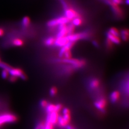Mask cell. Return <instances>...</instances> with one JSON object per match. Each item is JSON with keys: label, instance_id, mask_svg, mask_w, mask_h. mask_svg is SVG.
Here are the masks:
<instances>
[{"label": "cell", "instance_id": "cell-38", "mask_svg": "<svg viewBox=\"0 0 129 129\" xmlns=\"http://www.w3.org/2000/svg\"><path fill=\"white\" fill-rule=\"evenodd\" d=\"M4 30L2 28H0V37L2 36L4 34Z\"/></svg>", "mask_w": 129, "mask_h": 129}, {"label": "cell", "instance_id": "cell-16", "mask_svg": "<svg viewBox=\"0 0 129 129\" xmlns=\"http://www.w3.org/2000/svg\"><path fill=\"white\" fill-rule=\"evenodd\" d=\"M57 123L61 127H66L68 123L64 120L62 116L58 115Z\"/></svg>", "mask_w": 129, "mask_h": 129}, {"label": "cell", "instance_id": "cell-14", "mask_svg": "<svg viewBox=\"0 0 129 129\" xmlns=\"http://www.w3.org/2000/svg\"><path fill=\"white\" fill-rule=\"evenodd\" d=\"M120 97V93L118 91H114L111 92L110 95V100L111 102L114 103L118 101Z\"/></svg>", "mask_w": 129, "mask_h": 129}, {"label": "cell", "instance_id": "cell-5", "mask_svg": "<svg viewBox=\"0 0 129 129\" xmlns=\"http://www.w3.org/2000/svg\"><path fill=\"white\" fill-rule=\"evenodd\" d=\"M8 72L11 76L15 77L17 78H20L23 80H25L27 79L26 75L24 73L23 70L21 69L12 68Z\"/></svg>", "mask_w": 129, "mask_h": 129}, {"label": "cell", "instance_id": "cell-10", "mask_svg": "<svg viewBox=\"0 0 129 129\" xmlns=\"http://www.w3.org/2000/svg\"><path fill=\"white\" fill-rule=\"evenodd\" d=\"M74 42H69L66 45H64V46H62L61 48L60 51L59 52V56L61 58L62 57L64 52H66V51L70 50V49L74 46Z\"/></svg>", "mask_w": 129, "mask_h": 129}, {"label": "cell", "instance_id": "cell-33", "mask_svg": "<svg viewBox=\"0 0 129 129\" xmlns=\"http://www.w3.org/2000/svg\"><path fill=\"white\" fill-rule=\"evenodd\" d=\"M40 104L42 108H46L48 104V103L45 100H42Z\"/></svg>", "mask_w": 129, "mask_h": 129}, {"label": "cell", "instance_id": "cell-39", "mask_svg": "<svg viewBox=\"0 0 129 129\" xmlns=\"http://www.w3.org/2000/svg\"><path fill=\"white\" fill-rule=\"evenodd\" d=\"M129 0H125V4L127 5H129Z\"/></svg>", "mask_w": 129, "mask_h": 129}, {"label": "cell", "instance_id": "cell-21", "mask_svg": "<svg viewBox=\"0 0 129 129\" xmlns=\"http://www.w3.org/2000/svg\"><path fill=\"white\" fill-rule=\"evenodd\" d=\"M30 23V19L27 16L24 17L22 21V26L24 27H27Z\"/></svg>", "mask_w": 129, "mask_h": 129}, {"label": "cell", "instance_id": "cell-30", "mask_svg": "<svg viewBox=\"0 0 129 129\" xmlns=\"http://www.w3.org/2000/svg\"><path fill=\"white\" fill-rule=\"evenodd\" d=\"M44 125V123L43 122H39L36 125L34 129H42Z\"/></svg>", "mask_w": 129, "mask_h": 129}, {"label": "cell", "instance_id": "cell-37", "mask_svg": "<svg viewBox=\"0 0 129 129\" xmlns=\"http://www.w3.org/2000/svg\"><path fill=\"white\" fill-rule=\"evenodd\" d=\"M66 129H75L74 127L71 125H67L66 127Z\"/></svg>", "mask_w": 129, "mask_h": 129}, {"label": "cell", "instance_id": "cell-23", "mask_svg": "<svg viewBox=\"0 0 129 129\" xmlns=\"http://www.w3.org/2000/svg\"><path fill=\"white\" fill-rule=\"evenodd\" d=\"M12 68H13L12 67H11L10 65L6 63L2 62H0V68L1 69L6 70L9 71Z\"/></svg>", "mask_w": 129, "mask_h": 129}, {"label": "cell", "instance_id": "cell-34", "mask_svg": "<svg viewBox=\"0 0 129 129\" xmlns=\"http://www.w3.org/2000/svg\"><path fill=\"white\" fill-rule=\"evenodd\" d=\"M112 2L116 5H119L121 4L123 2V0H111Z\"/></svg>", "mask_w": 129, "mask_h": 129}, {"label": "cell", "instance_id": "cell-19", "mask_svg": "<svg viewBox=\"0 0 129 129\" xmlns=\"http://www.w3.org/2000/svg\"><path fill=\"white\" fill-rule=\"evenodd\" d=\"M24 44L23 41L19 38H16L12 42V45L14 46H22Z\"/></svg>", "mask_w": 129, "mask_h": 129}, {"label": "cell", "instance_id": "cell-1", "mask_svg": "<svg viewBox=\"0 0 129 129\" xmlns=\"http://www.w3.org/2000/svg\"><path fill=\"white\" fill-rule=\"evenodd\" d=\"M17 120V116L11 112H6L0 113V128L4 125L14 123Z\"/></svg>", "mask_w": 129, "mask_h": 129}, {"label": "cell", "instance_id": "cell-2", "mask_svg": "<svg viewBox=\"0 0 129 129\" xmlns=\"http://www.w3.org/2000/svg\"><path fill=\"white\" fill-rule=\"evenodd\" d=\"M61 62L71 64L74 69H79L82 68L85 64V61L83 60H78L76 59H62L59 60Z\"/></svg>", "mask_w": 129, "mask_h": 129}, {"label": "cell", "instance_id": "cell-3", "mask_svg": "<svg viewBox=\"0 0 129 129\" xmlns=\"http://www.w3.org/2000/svg\"><path fill=\"white\" fill-rule=\"evenodd\" d=\"M70 21V20L65 16L60 17L59 18L49 21L47 23V25L49 27H53L61 24H66L67 23H69Z\"/></svg>", "mask_w": 129, "mask_h": 129}, {"label": "cell", "instance_id": "cell-17", "mask_svg": "<svg viewBox=\"0 0 129 129\" xmlns=\"http://www.w3.org/2000/svg\"><path fill=\"white\" fill-rule=\"evenodd\" d=\"M55 41V39L54 38V37H48L45 41V44L46 46H51L54 44Z\"/></svg>", "mask_w": 129, "mask_h": 129}, {"label": "cell", "instance_id": "cell-27", "mask_svg": "<svg viewBox=\"0 0 129 129\" xmlns=\"http://www.w3.org/2000/svg\"><path fill=\"white\" fill-rule=\"evenodd\" d=\"M71 53L70 50L69 51H66L64 52V54H63V57H64V59H69L71 58Z\"/></svg>", "mask_w": 129, "mask_h": 129}, {"label": "cell", "instance_id": "cell-36", "mask_svg": "<svg viewBox=\"0 0 129 129\" xmlns=\"http://www.w3.org/2000/svg\"><path fill=\"white\" fill-rule=\"evenodd\" d=\"M92 44L93 45V46L96 47H98L99 46V43L96 40H93L92 41Z\"/></svg>", "mask_w": 129, "mask_h": 129}, {"label": "cell", "instance_id": "cell-26", "mask_svg": "<svg viewBox=\"0 0 129 129\" xmlns=\"http://www.w3.org/2000/svg\"><path fill=\"white\" fill-rule=\"evenodd\" d=\"M9 75V74L8 71H7L6 70H5V69H3V70L2 71V73H1L2 77L4 79H6L8 78Z\"/></svg>", "mask_w": 129, "mask_h": 129}, {"label": "cell", "instance_id": "cell-7", "mask_svg": "<svg viewBox=\"0 0 129 129\" xmlns=\"http://www.w3.org/2000/svg\"><path fill=\"white\" fill-rule=\"evenodd\" d=\"M58 117V112H52L51 113H47V115L46 116V121L50 122L51 124L54 125L57 123Z\"/></svg>", "mask_w": 129, "mask_h": 129}, {"label": "cell", "instance_id": "cell-32", "mask_svg": "<svg viewBox=\"0 0 129 129\" xmlns=\"http://www.w3.org/2000/svg\"><path fill=\"white\" fill-rule=\"evenodd\" d=\"M62 106L60 104H57L55 105V111L56 112H58L61 110Z\"/></svg>", "mask_w": 129, "mask_h": 129}, {"label": "cell", "instance_id": "cell-40", "mask_svg": "<svg viewBox=\"0 0 129 129\" xmlns=\"http://www.w3.org/2000/svg\"><path fill=\"white\" fill-rule=\"evenodd\" d=\"M59 1H62V0H59Z\"/></svg>", "mask_w": 129, "mask_h": 129}, {"label": "cell", "instance_id": "cell-13", "mask_svg": "<svg viewBox=\"0 0 129 129\" xmlns=\"http://www.w3.org/2000/svg\"><path fill=\"white\" fill-rule=\"evenodd\" d=\"M100 81L97 78H93L89 82V87L92 90L99 88L100 86Z\"/></svg>", "mask_w": 129, "mask_h": 129}, {"label": "cell", "instance_id": "cell-8", "mask_svg": "<svg viewBox=\"0 0 129 129\" xmlns=\"http://www.w3.org/2000/svg\"><path fill=\"white\" fill-rule=\"evenodd\" d=\"M64 15L65 17L70 20H71L76 17H79L78 13L76 11L69 7L67 9L64 10Z\"/></svg>", "mask_w": 129, "mask_h": 129}, {"label": "cell", "instance_id": "cell-20", "mask_svg": "<svg viewBox=\"0 0 129 129\" xmlns=\"http://www.w3.org/2000/svg\"><path fill=\"white\" fill-rule=\"evenodd\" d=\"M46 112L47 113H51L52 112H55V105L52 104L51 103H48L46 107Z\"/></svg>", "mask_w": 129, "mask_h": 129}, {"label": "cell", "instance_id": "cell-18", "mask_svg": "<svg viewBox=\"0 0 129 129\" xmlns=\"http://www.w3.org/2000/svg\"><path fill=\"white\" fill-rule=\"evenodd\" d=\"M72 23L75 26H79L81 25L82 23V20L79 17H76L72 19Z\"/></svg>", "mask_w": 129, "mask_h": 129}, {"label": "cell", "instance_id": "cell-25", "mask_svg": "<svg viewBox=\"0 0 129 129\" xmlns=\"http://www.w3.org/2000/svg\"><path fill=\"white\" fill-rule=\"evenodd\" d=\"M42 129H53V125L51 124L50 122L46 121Z\"/></svg>", "mask_w": 129, "mask_h": 129}, {"label": "cell", "instance_id": "cell-15", "mask_svg": "<svg viewBox=\"0 0 129 129\" xmlns=\"http://www.w3.org/2000/svg\"><path fill=\"white\" fill-rule=\"evenodd\" d=\"M120 33V36L121 37V39L124 41H126L128 40L129 38V31L128 29H122L121 30Z\"/></svg>", "mask_w": 129, "mask_h": 129}, {"label": "cell", "instance_id": "cell-29", "mask_svg": "<svg viewBox=\"0 0 129 129\" xmlns=\"http://www.w3.org/2000/svg\"><path fill=\"white\" fill-rule=\"evenodd\" d=\"M57 92V89L55 87H52L51 89H50V95L51 96H55V94H56Z\"/></svg>", "mask_w": 129, "mask_h": 129}, {"label": "cell", "instance_id": "cell-24", "mask_svg": "<svg viewBox=\"0 0 129 129\" xmlns=\"http://www.w3.org/2000/svg\"><path fill=\"white\" fill-rule=\"evenodd\" d=\"M67 28L68 31V35H69L74 33L75 26L72 23H69L68 26H67Z\"/></svg>", "mask_w": 129, "mask_h": 129}, {"label": "cell", "instance_id": "cell-12", "mask_svg": "<svg viewBox=\"0 0 129 129\" xmlns=\"http://www.w3.org/2000/svg\"><path fill=\"white\" fill-rule=\"evenodd\" d=\"M106 36L107 37V39H108L112 43L116 45H119L120 43V39L119 37L113 36L108 32L106 33Z\"/></svg>", "mask_w": 129, "mask_h": 129}, {"label": "cell", "instance_id": "cell-41", "mask_svg": "<svg viewBox=\"0 0 129 129\" xmlns=\"http://www.w3.org/2000/svg\"><path fill=\"white\" fill-rule=\"evenodd\" d=\"M0 62H1V59H0Z\"/></svg>", "mask_w": 129, "mask_h": 129}, {"label": "cell", "instance_id": "cell-22", "mask_svg": "<svg viewBox=\"0 0 129 129\" xmlns=\"http://www.w3.org/2000/svg\"><path fill=\"white\" fill-rule=\"evenodd\" d=\"M108 32L111 34V35L115 36L116 37H119L120 36V32L116 28L111 27L109 29Z\"/></svg>", "mask_w": 129, "mask_h": 129}, {"label": "cell", "instance_id": "cell-28", "mask_svg": "<svg viewBox=\"0 0 129 129\" xmlns=\"http://www.w3.org/2000/svg\"><path fill=\"white\" fill-rule=\"evenodd\" d=\"M63 119H64V120L69 124V123L70 120V113L69 114H63L62 116Z\"/></svg>", "mask_w": 129, "mask_h": 129}, {"label": "cell", "instance_id": "cell-31", "mask_svg": "<svg viewBox=\"0 0 129 129\" xmlns=\"http://www.w3.org/2000/svg\"><path fill=\"white\" fill-rule=\"evenodd\" d=\"M9 78V80L10 82H12V83H14V82L16 81L17 80V79L18 78L15 77H14V76H11L9 77H8Z\"/></svg>", "mask_w": 129, "mask_h": 129}, {"label": "cell", "instance_id": "cell-4", "mask_svg": "<svg viewBox=\"0 0 129 129\" xmlns=\"http://www.w3.org/2000/svg\"><path fill=\"white\" fill-rule=\"evenodd\" d=\"M69 42H76L80 39H87L89 37L88 34L86 32L80 33L77 34H72L67 36Z\"/></svg>", "mask_w": 129, "mask_h": 129}, {"label": "cell", "instance_id": "cell-9", "mask_svg": "<svg viewBox=\"0 0 129 129\" xmlns=\"http://www.w3.org/2000/svg\"><path fill=\"white\" fill-rule=\"evenodd\" d=\"M69 42L67 37H56L55 39L54 44L55 46L59 47H62L64 46Z\"/></svg>", "mask_w": 129, "mask_h": 129}, {"label": "cell", "instance_id": "cell-6", "mask_svg": "<svg viewBox=\"0 0 129 129\" xmlns=\"http://www.w3.org/2000/svg\"><path fill=\"white\" fill-rule=\"evenodd\" d=\"M94 105L98 110L103 112L106 107V100L103 98H100L95 102Z\"/></svg>", "mask_w": 129, "mask_h": 129}, {"label": "cell", "instance_id": "cell-11", "mask_svg": "<svg viewBox=\"0 0 129 129\" xmlns=\"http://www.w3.org/2000/svg\"><path fill=\"white\" fill-rule=\"evenodd\" d=\"M59 32L57 34L56 37H67L68 36V31L67 25L64 24H61L59 25L58 27Z\"/></svg>", "mask_w": 129, "mask_h": 129}, {"label": "cell", "instance_id": "cell-35", "mask_svg": "<svg viewBox=\"0 0 129 129\" xmlns=\"http://www.w3.org/2000/svg\"><path fill=\"white\" fill-rule=\"evenodd\" d=\"M69 113H70V111L68 108H65L63 110V114H69Z\"/></svg>", "mask_w": 129, "mask_h": 129}]
</instances>
